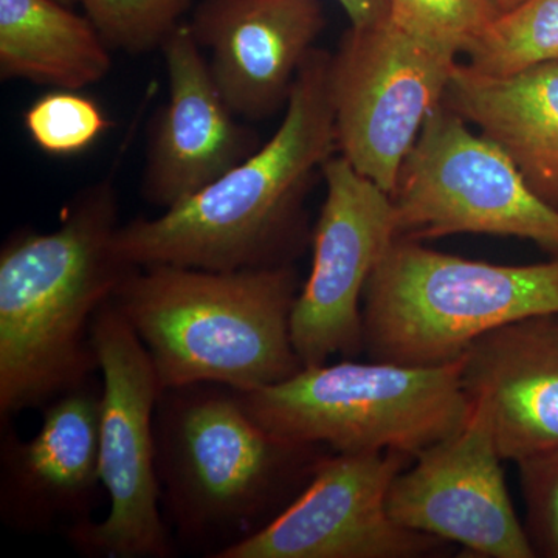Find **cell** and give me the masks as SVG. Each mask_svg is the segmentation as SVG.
Wrapping results in <instances>:
<instances>
[{
  "label": "cell",
  "mask_w": 558,
  "mask_h": 558,
  "mask_svg": "<svg viewBox=\"0 0 558 558\" xmlns=\"http://www.w3.org/2000/svg\"><path fill=\"white\" fill-rule=\"evenodd\" d=\"M330 57L311 51L284 119L252 156L163 215L120 226L121 258L216 271L290 266L311 240L304 202L312 182L337 153Z\"/></svg>",
  "instance_id": "obj_1"
},
{
  "label": "cell",
  "mask_w": 558,
  "mask_h": 558,
  "mask_svg": "<svg viewBox=\"0 0 558 558\" xmlns=\"http://www.w3.org/2000/svg\"><path fill=\"white\" fill-rule=\"evenodd\" d=\"M110 180L81 191L50 233L17 231L0 252V416L46 407L94 379L92 323L135 269L116 247Z\"/></svg>",
  "instance_id": "obj_2"
},
{
  "label": "cell",
  "mask_w": 558,
  "mask_h": 558,
  "mask_svg": "<svg viewBox=\"0 0 558 558\" xmlns=\"http://www.w3.org/2000/svg\"><path fill=\"white\" fill-rule=\"evenodd\" d=\"M154 432L161 508L175 542L209 558L269 526L332 451L271 435L238 391L218 384L161 391Z\"/></svg>",
  "instance_id": "obj_3"
},
{
  "label": "cell",
  "mask_w": 558,
  "mask_h": 558,
  "mask_svg": "<svg viewBox=\"0 0 558 558\" xmlns=\"http://www.w3.org/2000/svg\"><path fill=\"white\" fill-rule=\"evenodd\" d=\"M300 292L290 266L216 271L135 267L112 301L145 344L161 391L218 384L255 391L304 368L290 333Z\"/></svg>",
  "instance_id": "obj_4"
},
{
  "label": "cell",
  "mask_w": 558,
  "mask_h": 558,
  "mask_svg": "<svg viewBox=\"0 0 558 558\" xmlns=\"http://www.w3.org/2000/svg\"><path fill=\"white\" fill-rule=\"evenodd\" d=\"M558 314V256L501 266L398 240L363 295V352L374 362L436 368L490 330Z\"/></svg>",
  "instance_id": "obj_5"
},
{
  "label": "cell",
  "mask_w": 558,
  "mask_h": 558,
  "mask_svg": "<svg viewBox=\"0 0 558 558\" xmlns=\"http://www.w3.org/2000/svg\"><path fill=\"white\" fill-rule=\"evenodd\" d=\"M238 395L278 438L337 453L392 450L411 458L464 427L473 407L462 389L461 360L416 368L347 359Z\"/></svg>",
  "instance_id": "obj_6"
},
{
  "label": "cell",
  "mask_w": 558,
  "mask_h": 558,
  "mask_svg": "<svg viewBox=\"0 0 558 558\" xmlns=\"http://www.w3.org/2000/svg\"><path fill=\"white\" fill-rule=\"evenodd\" d=\"M90 337L102 377L100 472L110 509L65 537L86 557L170 558L175 542L161 513L154 432L161 388L153 360L112 299L95 315Z\"/></svg>",
  "instance_id": "obj_7"
},
{
  "label": "cell",
  "mask_w": 558,
  "mask_h": 558,
  "mask_svg": "<svg viewBox=\"0 0 558 558\" xmlns=\"http://www.w3.org/2000/svg\"><path fill=\"white\" fill-rule=\"evenodd\" d=\"M391 201L398 240L492 234L558 256V209L529 189L505 150L446 105L425 121Z\"/></svg>",
  "instance_id": "obj_8"
},
{
  "label": "cell",
  "mask_w": 558,
  "mask_h": 558,
  "mask_svg": "<svg viewBox=\"0 0 558 558\" xmlns=\"http://www.w3.org/2000/svg\"><path fill=\"white\" fill-rule=\"evenodd\" d=\"M457 53L391 20L351 27L330 57L337 153L391 194L428 117L444 105Z\"/></svg>",
  "instance_id": "obj_9"
},
{
  "label": "cell",
  "mask_w": 558,
  "mask_h": 558,
  "mask_svg": "<svg viewBox=\"0 0 558 558\" xmlns=\"http://www.w3.org/2000/svg\"><path fill=\"white\" fill-rule=\"evenodd\" d=\"M326 196L312 231V266L300 289L290 333L304 368L363 352V295L396 240L391 194L341 156L323 167Z\"/></svg>",
  "instance_id": "obj_10"
},
{
  "label": "cell",
  "mask_w": 558,
  "mask_h": 558,
  "mask_svg": "<svg viewBox=\"0 0 558 558\" xmlns=\"http://www.w3.org/2000/svg\"><path fill=\"white\" fill-rule=\"evenodd\" d=\"M414 458L400 451H329L281 515L222 558H417L449 543L389 515L392 481Z\"/></svg>",
  "instance_id": "obj_11"
},
{
  "label": "cell",
  "mask_w": 558,
  "mask_h": 558,
  "mask_svg": "<svg viewBox=\"0 0 558 558\" xmlns=\"http://www.w3.org/2000/svg\"><path fill=\"white\" fill-rule=\"evenodd\" d=\"M464 427L433 444L388 490L400 526L457 543L475 557L534 558L506 486L505 461L483 403L472 402Z\"/></svg>",
  "instance_id": "obj_12"
},
{
  "label": "cell",
  "mask_w": 558,
  "mask_h": 558,
  "mask_svg": "<svg viewBox=\"0 0 558 558\" xmlns=\"http://www.w3.org/2000/svg\"><path fill=\"white\" fill-rule=\"evenodd\" d=\"M160 50L168 100L150 128L142 193L153 207L170 209L233 170L260 143L220 95L190 24L180 22Z\"/></svg>",
  "instance_id": "obj_13"
},
{
  "label": "cell",
  "mask_w": 558,
  "mask_h": 558,
  "mask_svg": "<svg viewBox=\"0 0 558 558\" xmlns=\"http://www.w3.org/2000/svg\"><path fill=\"white\" fill-rule=\"evenodd\" d=\"M102 385L90 379L44 407L38 433H5L0 447V517L14 531L49 532L92 520L102 487Z\"/></svg>",
  "instance_id": "obj_14"
},
{
  "label": "cell",
  "mask_w": 558,
  "mask_h": 558,
  "mask_svg": "<svg viewBox=\"0 0 558 558\" xmlns=\"http://www.w3.org/2000/svg\"><path fill=\"white\" fill-rule=\"evenodd\" d=\"M190 27L231 112L260 121L288 106L325 14L318 0H204Z\"/></svg>",
  "instance_id": "obj_15"
},
{
  "label": "cell",
  "mask_w": 558,
  "mask_h": 558,
  "mask_svg": "<svg viewBox=\"0 0 558 558\" xmlns=\"http://www.w3.org/2000/svg\"><path fill=\"white\" fill-rule=\"evenodd\" d=\"M461 384L487 410L505 461L558 449V314L480 337L462 355Z\"/></svg>",
  "instance_id": "obj_16"
},
{
  "label": "cell",
  "mask_w": 558,
  "mask_h": 558,
  "mask_svg": "<svg viewBox=\"0 0 558 558\" xmlns=\"http://www.w3.org/2000/svg\"><path fill=\"white\" fill-rule=\"evenodd\" d=\"M444 105L505 150L529 189L558 209V62L508 78L458 62Z\"/></svg>",
  "instance_id": "obj_17"
},
{
  "label": "cell",
  "mask_w": 558,
  "mask_h": 558,
  "mask_svg": "<svg viewBox=\"0 0 558 558\" xmlns=\"http://www.w3.org/2000/svg\"><path fill=\"white\" fill-rule=\"evenodd\" d=\"M110 47L89 17L57 0H0V76L60 90L105 80Z\"/></svg>",
  "instance_id": "obj_18"
},
{
  "label": "cell",
  "mask_w": 558,
  "mask_h": 558,
  "mask_svg": "<svg viewBox=\"0 0 558 558\" xmlns=\"http://www.w3.org/2000/svg\"><path fill=\"white\" fill-rule=\"evenodd\" d=\"M464 53L473 72L494 78L558 62V0H523L497 14Z\"/></svg>",
  "instance_id": "obj_19"
},
{
  "label": "cell",
  "mask_w": 558,
  "mask_h": 558,
  "mask_svg": "<svg viewBox=\"0 0 558 558\" xmlns=\"http://www.w3.org/2000/svg\"><path fill=\"white\" fill-rule=\"evenodd\" d=\"M196 0H84L110 50L142 54L161 47Z\"/></svg>",
  "instance_id": "obj_20"
},
{
  "label": "cell",
  "mask_w": 558,
  "mask_h": 558,
  "mask_svg": "<svg viewBox=\"0 0 558 558\" xmlns=\"http://www.w3.org/2000/svg\"><path fill=\"white\" fill-rule=\"evenodd\" d=\"M25 130L50 156H73L90 148L108 130L105 112L78 90H53L33 101L24 116Z\"/></svg>",
  "instance_id": "obj_21"
},
{
  "label": "cell",
  "mask_w": 558,
  "mask_h": 558,
  "mask_svg": "<svg viewBox=\"0 0 558 558\" xmlns=\"http://www.w3.org/2000/svg\"><path fill=\"white\" fill-rule=\"evenodd\" d=\"M495 16L490 0H389V20L396 25L457 54Z\"/></svg>",
  "instance_id": "obj_22"
},
{
  "label": "cell",
  "mask_w": 558,
  "mask_h": 558,
  "mask_svg": "<svg viewBox=\"0 0 558 558\" xmlns=\"http://www.w3.org/2000/svg\"><path fill=\"white\" fill-rule=\"evenodd\" d=\"M524 531L535 557L558 558V449L521 459Z\"/></svg>",
  "instance_id": "obj_23"
},
{
  "label": "cell",
  "mask_w": 558,
  "mask_h": 558,
  "mask_svg": "<svg viewBox=\"0 0 558 558\" xmlns=\"http://www.w3.org/2000/svg\"><path fill=\"white\" fill-rule=\"evenodd\" d=\"M348 14L351 27H369L389 17V0H337Z\"/></svg>",
  "instance_id": "obj_24"
},
{
  "label": "cell",
  "mask_w": 558,
  "mask_h": 558,
  "mask_svg": "<svg viewBox=\"0 0 558 558\" xmlns=\"http://www.w3.org/2000/svg\"><path fill=\"white\" fill-rule=\"evenodd\" d=\"M521 2H523V0H490L492 7L497 11V14L512 10L513 7L519 5Z\"/></svg>",
  "instance_id": "obj_25"
},
{
  "label": "cell",
  "mask_w": 558,
  "mask_h": 558,
  "mask_svg": "<svg viewBox=\"0 0 558 558\" xmlns=\"http://www.w3.org/2000/svg\"><path fill=\"white\" fill-rule=\"evenodd\" d=\"M57 2H60L62 3V5L70 7V9H73V7L78 5V3L83 5L84 0H57Z\"/></svg>",
  "instance_id": "obj_26"
}]
</instances>
